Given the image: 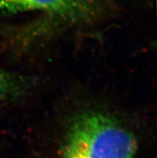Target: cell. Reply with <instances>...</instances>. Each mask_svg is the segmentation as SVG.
Returning a JSON list of instances; mask_svg holds the SVG:
<instances>
[{"label":"cell","mask_w":157,"mask_h":158,"mask_svg":"<svg viewBox=\"0 0 157 158\" xmlns=\"http://www.w3.org/2000/svg\"><path fill=\"white\" fill-rule=\"evenodd\" d=\"M136 139L117 121L100 112H87L73 123L67 157L133 158Z\"/></svg>","instance_id":"6da1fadb"},{"label":"cell","mask_w":157,"mask_h":158,"mask_svg":"<svg viewBox=\"0 0 157 158\" xmlns=\"http://www.w3.org/2000/svg\"><path fill=\"white\" fill-rule=\"evenodd\" d=\"M67 158H84V157H82V156H68Z\"/></svg>","instance_id":"277c9868"},{"label":"cell","mask_w":157,"mask_h":158,"mask_svg":"<svg viewBox=\"0 0 157 158\" xmlns=\"http://www.w3.org/2000/svg\"><path fill=\"white\" fill-rule=\"evenodd\" d=\"M100 10L98 0H0V13L42 10L72 21L93 19Z\"/></svg>","instance_id":"7a4b0ae2"},{"label":"cell","mask_w":157,"mask_h":158,"mask_svg":"<svg viewBox=\"0 0 157 158\" xmlns=\"http://www.w3.org/2000/svg\"><path fill=\"white\" fill-rule=\"evenodd\" d=\"M27 87L23 77L0 69V103L22 95Z\"/></svg>","instance_id":"3957f363"}]
</instances>
